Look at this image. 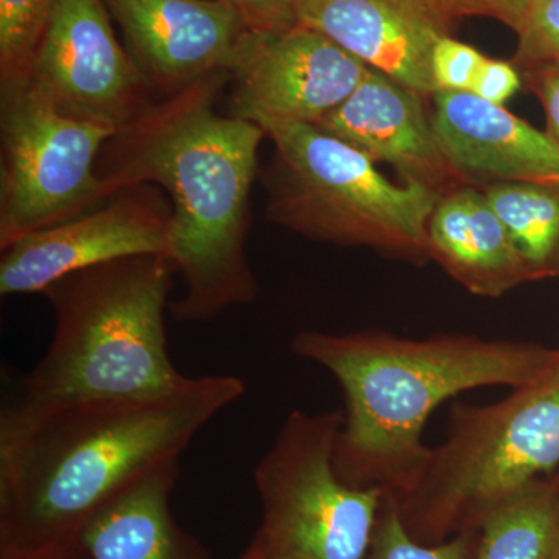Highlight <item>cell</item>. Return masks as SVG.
Wrapping results in <instances>:
<instances>
[{"instance_id":"9","label":"cell","mask_w":559,"mask_h":559,"mask_svg":"<svg viewBox=\"0 0 559 559\" xmlns=\"http://www.w3.org/2000/svg\"><path fill=\"white\" fill-rule=\"evenodd\" d=\"M28 80L64 116L117 131L154 105L153 86L117 39L105 0L55 2Z\"/></svg>"},{"instance_id":"23","label":"cell","mask_w":559,"mask_h":559,"mask_svg":"<svg viewBox=\"0 0 559 559\" xmlns=\"http://www.w3.org/2000/svg\"><path fill=\"white\" fill-rule=\"evenodd\" d=\"M468 44L443 36L432 51V76L437 91L471 92L485 61Z\"/></svg>"},{"instance_id":"22","label":"cell","mask_w":559,"mask_h":559,"mask_svg":"<svg viewBox=\"0 0 559 559\" xmlns=\"http://www.w3.org/2000/svg\"><path fill=\"white\" fill-rule=\"evenodd\" d=\"M514 64L559 61V0H524L518 17Z\"/></svg>"},{"instance_id":"2","label":"cell","mask_w":559,"mask_h":559,"mask_svg":"<svg viewBox=\"0 0 559 559\" xmlns=\"http://www.w3.org/2000/svg\"><path fill=\"white\" fill-rule=\"evenodd\" d=\"M229 73L205 76L154 103L103 146L95 171L109 197L134 186L167 191L170 259L186 282L173 318L207 322L259 297L250 267V191L266 138L259 124L216 110Z\"/></svg>"},{"instance_id":"20","label":"cell","mask_w":559,"mask_h":559,"mask_svg":"<svg viewBox=\"0 0 559 559\" xmlns=\"http://www.w3.org/2000/svg\"><path fill=\"white\" fill-rule=\"evenodd\" d=\"M57 0H0V83L27 80Z\"/></svg>"},{"instance_id":"14","label":"cell","mask_w":559,"mask_h":559,"mask_svg":"<svg viewBox=\"0 0 559 559\" xmlns=\"http://www.w3.org/2000/svg\"><path fill=\"white\" fill-rule=\"evenodd\" d=\"M296 20L401 86L436 94L432 51L450 28L417 0H300Z\"/></svg>"},{"instance_id":"16","label":"cell","mask_w":559,"mask_h":559,"mask_svg":"<svg viewBox=\"0 0 559 559\" xmlns=\"http://www.w3.org/2000/svg\"><path fill=\"white\" fill-rule=\"evenodd\" d=\"M428 237L430 260L474 296L498 299L532 282L509 230L479 186L440 194Z\"/></svg>"},{"instance_id":"4","label":"cell","mask_w":559,"mask_h":559,"mask_svg":"<svg viewBox=\"0 0 559 559\" xmlns=\"http://www.w3.org/2000/svg\"><path fill=\"white\" fill-rule=\"evenodd\" d=\"M175 274L168 255H135L57 280L43 293L53 337L11 403L143 399L178 388L187 377L165 331Z\"/></svg>"},{"instance_id":"18","label":"cell","mask_w":559,"mask_h":559,"mask_svg":"<svg viewBox=\"0 0 559 559\" xmlns=\"http://www.w3.org/2000/svg\"><path fill=\"white\" fill-rule=\"evenodd\" d=\"M480 189L509 230L530 280L559 277V182L503 180Z\"/></svg>"},{"instance_id":"11","label":"cell","mask_w":559,"mask_h":559,"mask_svg":"<svg viewBox=\"0 0 559 559\" xmlns=\"http://www.w3.org/2000/svg\"><path fill=\"white\" fill-rule=\"evenodd\" d=\"M369 70L305 25L252 33L231 72L230 114L252 123L277 120L318 127L358 90Z\"/></svg>"},{"instance_id":"24","label":"cell","mask_w":559,"mask_h":559,"mask_svg":"<svg viewBox=\"0 0 559 559\" xmlns=\"http://www.w3.org/2000/svg\"><path fill=\"white\" fill-rule=\"evenodd\" d=\"M447 27L463 16L495 17L509 27H516L524 0H419Z\"/></svg>"},{"instance_id":"15","label":"cell","mask_w":559,"mask_h":559,"mask_svg":"<svg viewBox=\"0 0 559 559\" xmlns=\"http://www.w3.org/2000/svg\"><path fill=\"white\" fill-rule=\"evenodd\" d=\"M432 102L437 142L474 186L559 175L558 143L503 106L455 91H437Z\"/></svg>"},{"instance_id":"29","label":"cell","mask_w":559,"mask_h":559,"mask_svg":"<svg viewBox=\"0 0 559 559\" xmlns=\"http://www.w3.org/2000/svg\"><path fill=\"white\" fill-rule=\"evenodd\" d=\"M241 559H263V557H261L259 547H257L255 544L250 543L248 549L242 554Z\"/></svg>"},{"instance_id":"7","label":"cell","mask_w":559,"mask_h":559,"mask_svg":"<svg viewBox=\"0 0 559 559\" xmlns=\"http://www.w3.org/2000/svg\"><path fill=\"white\" fill-rule=\"evenodd\" d=\"M344 412L293 411L253 471L263 559H366L384 491L345 484L334 466Z\"/></svg>"},{"instance_id":"3","label":"cell","mask_w":559,"mask_h":559,"mask_svg":"<svg viewBox=\"0 0 559 559\" xmlns=\"http://www.w3.org/2000/svg\"><path fill=\"white\" fill-rule=\"evenodd\" d=\"M290 348L340 382L344 423L334 466L345 484L403 498L425 468L423 429L466 390L516 389L539 378L559 349L468 334L406 340L384 331H300Z\"/></svg>"},{"instance_id":"19","label":"cell","mask_w":559,"mask_h":559,"mask_svg":"<svg viewBox=\"0 0 559 559\" xmlns=\"http://www.w3.org/2000/svg\"><path fill=\"white\" fill-rule=\"evenodd\" d=\"M474 559H559V474L492 510L481 521Z\"/></svg>"},{"instance_id":"31","label":"cell","mask_w":559,"mask_h":559,"mask_svg":"<svg viewBox=\"0 0 559 559\" xmlns=\"http://www.w3.org/2000/svg\"><path fill=\"white\" fill-rule=\"evenodd\" d=\"M417 2L419 3V5H423V3H421V2H419V0H417ZM423 7H425V5H423ZM425 9H426V7H425ZM426 10H428V9H426ZM428 11H429V10H428ZM436 17H437V16H436ZM437 20H439V17H437Z\"/></svg>"},{"instance_id":"10","label":"cell","mask_w":559,"mask_h":559,"mask_svg":"<svg viewBox=\"0 0 559 559\" xmlns=\"http://www.w3.org/2000/svg\"><path fill=\"white\" fill-rule=\"evenodd\" d=\"M171 216L159 187L120 190L100 207L2 250L0 294L44 293L66 275L127 257H170Z\"/></svg>"},{"instance_id":"5","label":"cell","mask_w":559,"mask_h":559,"mask_svg":"<svg viewBox=\"0 0 559 559\" xmlns=\"http://www.w3.org/2000/svg\"><path fill=\"white\" fill-rule=\"evenodd\" d=\"M559 466V352L535 381L484 406L457 404L414 487L395 499L418 543L468 530Z\"/></svg>"},{"instance_id":"28","label":"cell","mask_w":559,"mask_h":559,"mask_svg":"<svg viewBox=\"0 0 559 559\" xmlns=\"http://www.w3.org/2000/svg\"><path fill=\"white\" fill-rule=\"evenodd\" d=\"M0 559H94L84 540L72 539L33 549L0 547Z\"/></svg>"},{"instance_id":"12","label":"cell","mask_w":559,"mask_h":559,"mask_svg":"<svg viewBox=\"0 0 559 559\" xmlns=\"http://www.w3.org/2000/svg\"><path fill=\"white\" fill-rule=\"evenodd\" d=\"M153 90L173 95L234 72L252 35L224 0H105Z\"/></svg>"},{"instance_id":"21","label":"cell","mask_w":559,"mask_h":559,"mask_svg":"<svg viewBox=\"0 0 559 559\" xmlns=\"http://www.w3.org/2000/svg\"><path fill=\"white\" fill-rule=\"evenodd\" d=\"M479 530H468L439 544L418 543L401 520L392 496H384L366 559H474Z\"/></svg>"},{"instance_id":"26","label":"cell","mask_w":559,"mask_h":559,"mask_svg":"<svg viewBox=\"0 0 559 559\" xmlns=\"http://www.w3.org/2000/svg\"><path fill=\"white\" fill-rule=\"evenodd\" d=\"M522 79L538 97L547 117V134L559 145V61L525 66Z\"/></svg>"},{"instance_id":"8","label":"cell","mask_w":559,"mask_h":559,"mask_svg":"<svg viewBox=\"0 0 559 559\" xmlns=\"http://www.w3.org/2000/svg\"><path fill=\"white\" fill-rule=\"evenodd\" d=\"M116 134L64 116L28 79L0 83V249L110 200L95 165Z\"/></svg>"},{"instance_id":"30","label":"cell","mask_w":559,"mask_h":559,"mask_svg":"<svg viewBox=\"0 0 559 559\" xmlns=\"http://www.w3.org/2000/svg\"><path fill=\"white\" fill-rule=\"evenodd\" d=\"M536 180H550V182H559V175L547 176V178Z\"/></svg>"},{"instance_id":"27","label":"cell","mask_w":559,"mask_h":559,"mask_svg":"<svg viewBox=\"0 0 559 559\" xmlns=\"http://www.w3.org/2000/svg\"><path fill=\"white\" fill-rule=\"evenodd\" d=\"M521 75L511 62L485 58L471 94L495 105L503 106L521 90Z\"/></svg>"},{"instance_id":"1","label":"cell","mask_w":559,"mask_h":559,"mask_svg":"<svg viewBox=\"0 0 559 559\" xmlns=\"http://www.w3.org/2000/svg\"><path fill=\"white\" fill-rule=\"evenodd\" d=\"M245 393L240 378L205 374L143 399L10 403L0 417V547L81 538L102 510L178 462Z\"/></svg>"},{"instance_id":"25","label":"cell","mask_w":559,"mask_h":559,"mask_svg":"<svg viewBox=\"0 0 559 559\" xmlns=\"http://www.w3.org/2000/svg\"><path fill=\"white\" fill-rule=\"evenodd\" d=\"M240 14L253 33L286 31L297 24L296 10L300 0H224Z\"/></svg>"},{"instance_id":"6","label":"cell","mask_w":559,"mask_h":559,"mask_svg":"<svg viewBox=\"0 0 559 559\" xmlns=\"http://www.w3.org/2000/svg\"><path fill=\"white\" fill-rule=\"evenodd\" d=\"M275 146L263 173L266 218L314 241L430 261L428 226L440 194L384 178L366 154L314 124L260 120Z\"/></svg>"},{"instance_id":"17","label":"cell","mask_w":559,"mask_h":559,"mask_svg":"<svg viewBox=\"0 0 559 559\" xmlns=\"http://www.w3.org/2000/svg\"><path fill=\"white\" fill-rule=\"evenodd\" d=\"M179 476V460L167 463L102 510L81 535L92 558L212 559L207 547L173 516Z\"/></svg>"},{"instance_id":"13","label":"cell","mask_w":559,"mask_h":559,"mask_svg":"<svg viewBox=\"0 0 559 559\" xmlns=\"http://www.w3.org/2000/svg\"><path fill=\"white\" fill-rule=\"evenodd\" d=\"M417 92L370 69L358 90L330 112L318 128L366 154L374 164H388L407 183L439 194L474 186L460 175L437 142L436 132Z\"/></svg>"}]
</instances>
